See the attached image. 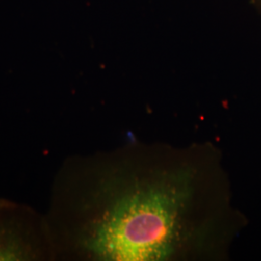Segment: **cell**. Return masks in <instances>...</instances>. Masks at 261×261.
Masks as SVG:
<instances>
[{"instance_id":"6da1fadb","label":"cell","mask_w":261,"mask_h":261,"mask_svg":"<svg viewBox=\"0 0 261 261\" xmlns=\"http://www.w3.org/2000/svg\"><path fill=\"white\" fill-rule=\"evenodd\" d=\"M82 171L68 200L67 237L86 257H224L243 226L213 149L132 146Z\"/></svg>"},{"instance_id":"7a4b0ae2","label":"cell","mask_w":261,"mask_h":261,"mask_svg":"<svg viewBox=\"0 0 261 261\" xmlns=\"http://www.w3.org/2000/svg\"><path fill=\"white\" fill-rule=\"evenodd\" d=\"M253 5L261 11V0H251Z\"/></svg>"}]
</instances>
